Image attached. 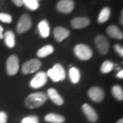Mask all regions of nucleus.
Here are the masks:
<instances>
[{"instance_id": "obj_1", "label": "nucleus", "mask_w": 123, "mask_h": 123, "mask_svg": "<svg viewBox=\"0 0 123 123\" xmlns=\"http://www.w3.org/2000/svg\"><path fill=\"white\" fill-rule=\"evenodd\" d=\"M47 100V96L43 92H35L31 93L27 97L25 100V105L31 109L39 107Z\"/></svg>"}, {"instance_id": "obj_2", "label": "nucleus", "mask_w": 123, "mask_h": 123, "mask_svg": "<svg viewBox=\"0 0 123 123\" xmlns=\"http://www.w3.org/2000/svg\"><path fill=\"white\" fill-rule=\"evenodd\" d=\"M47 77H49L54 82L63 81L66 78V72L63 66L60 64H55L52 68L47 71Z\"/></svg>"}, {"instance_id": "obj_3", "label": "nucleus", "mask_w": 123, "mask_h": 123, "mask_svg": "<svg viewBox=\"0 0 123 123\" xmlns=\"http://www.w3.org/2000/svg\"><path fill=\"white\" fill-rule=\"evenodd\" d=\"M74 53L76 57L83 61L90 60L93 55L92 49L84 44H77L74 48Z\"/></svg>"}, {"instance_id": "obj_4", "label": "nucleus", "mask_w": 123, "mask_h": 123, "mask_svg": "<svg viewBox=\"0 0 123 123\" xmlns=\"http://www.w3.org/2000/svg\"><path fill=\"white\" fill-rule=\"evenodd\" d=\"M32 25V21L30 16L27 14H23L21 17L17 25V31L18 34H22L28 31Z\"/></svg>"}, {"instance_id": "obj_5", "label": "nucleus", "mask_w": 123, "mask_h": 123, "mask_svg": "<svg viewBox=\"0 0 123 123\" xmlns=\"http://www.w3.org/2000/svg\"><path fill=\"white\" fill-rule=\"evenodd\" d=\"M48 77L45 72L40 71L38 72L34 77L31 80L30 86L32 88L38 89L44 86L47 81Z\"/></svg>"}, {"instance_id": "obj_6", "label": "nucleus", "mask_w": 123, "mask_h": 123, "mask_svg": "<svg viewBox=\"0 0 123 123\" xmlns=\"http://www.w3.org/2000/svg\"><path fill=\"white\" fill-rule=\"evenodd\" d=\"M41 66V62L37 59H31L24 63L22 67V72L24 74L34 73L38 70Z\"/></svg>"}, {"instance_id": "obj_7", "label": "nucleus", "mask_w": 123, "mask_h": 123, "mask_svg": "<svg viewBox=\"0 0 123 123\" xmlns=\"http://www.w3.org/2000/svg\"><path fill=\"white\" fill-rule=\"evenodd\" d=\"M74 8L75 2L73 0H60L56 5L57 11L61 13H70Z\"/></svg>"}, {"instance_id": "obj_8", "label": "nucleus", "mask_w": 123, "mask_h": 123, "mask_svg": "<svg viewBox=\"0 0 123 123\" xmlns=\"http://www.w3.org/2000/svg\"><path fill=\"white\" fill-rule=\"evenodd\" d=\"M19 68L18 59L15 55H12L8 57L6 62V69L7 73L10 75H14L17 74Z\"/></svg>"}, {"instance_id": "obj_9", "label": "nucleus", "mask_w": 123, "mask_h": 123, "mask_svg": "<svg viewBox=\"0 0 123 123\" xmlns=\"http://www.w3.org/2000/svg\"><path fill=\"white\" fill-rule=\"evenodd\" d=\"M94 41L97 49L101 54L105 55L108 52L110 48V43L107 38L102 35H98L96 36Z\"/></svg>"}, {"instance_id": "obj_10", "label": "nucleus", "mask_w": 123, "mask_h": 123, "mask_svg": "<svg viewBox=\"0 0 123 123\" xmlns=\"http://www.w3.org/2000/svg\"><path fill=\"white\" fill-rule=\"evenodd\" d=\"M88 96L93 101L99 103L103 100L105 92L99 87H92L88 91Z\"/></svg>"}, {"instance_id": "obj_11", "label": "nucleus", "mask_w": 123, "mask_h": 123, "mask_svg": "<svg viewBox=\"0 0 123 123\" xmlns=\"http://www.w3.org/2000/svg\"><path fill=\"white\" fill-rule=\"evenodd\" d=\"M70 34V31L64 27H56L53 30V36L57 42L60 43Z\"/></svg>"}, {"instance_id": "obj_12", "label": "nucleus", "mask_w": 123, "mask_h": 123, "mask_svg": "<svg viewBox=\"0 0 123 123\" xmlns=\"http://www.w3.org/2000/svg\"><path fill=\"white\" fill-rule=\"evenodd\" d=\"M82 110L86 118L91 123H95L98 120V115L96 111L92 108L90 105L85 103L82 106Z\"/></svg>"}, {"instance_id": "obj_13", "label": "nucleus", "mask_w": 123, "mask_h": 123, "mask_svg": "<svg viewBox=\"0 0 123 123\" xmlns=\"http://www.w3.org/2000/svg\"><path fill=\"white\" fill-rule=\"evenodd\" d=\"M90 23V20L87 17H76L71 21V25L74 29H82Z\"/></svg>"}, {"instance_id": "obj_14", "label": "nucleus", "mask_w": 123, "mask_h": 123, "mask_svg": "<svg viewBox=\"0 0 123 123\" xmlns=\"http://www.w3.org/2000/svg\"><path fill=\"white\" fill-rule=\"evenodd\" d=\"M47 94L49 98L57 105H62L64 103L63 98L60 95V94L54 88H50L47 90Z\"/></svg>"}, {"instance_id": "obj_15", "label": "nucleus", "mask_w": 123, "mask_h": 123, "mask_svg": "<svg viewBox=\"0 0 123 123\" xmlns=\"http://www.w3.org/2000/svg\"><path fill=\"white\" fill-rule=\"evenodd\" d=\"M107 33L110 37L116 39L121 40L123 38V31L116 25H110L107 28Z\"/></svg>"}, {"instance_id": "obj_16", "label": "nucleus", "mask_w": 123, "mask_h": 123, "mask_svg": "<svg viewBox=\"0 0 123 123\" xmlns=\"http://www.w3.org/2000/svg\"><path fill=\"white\" fill-rule=\"evenodd\" d=\"M40 35L43 38H47L50 34V26L47 20H43L38 25Z\"/></svg>"}, {"instance_id": "obj_17", "label": "nucleus", "mask_w": 123, "mask_h": 123, "mask_svg": "<svg viewBox=\"0 0 123 123\" xmlns=\"http://www.w3.org/2000/svg\"><path fill=\"white\" fill-rule=\"evenodd\" d=\"M46 122L51 123H63L65 121V118L61 115L51 113L47 114L44 117Z\"/></svg>"}, {"instance_id": "obj_18", "label": "nucleus", "mask_w": 123, "mask_h": 123, "mask_svg": "<svg viewBox=\"0 0 123 123\" xmlns=\"http://www.w3.org/2000/svg\"><path fill=\"white\" fill-rule=\"evenodd\" d=\"M6 45L9 48H13L15 45V36L12 31H7L4 34Z\"/></svg>"}, {"instance_id": "obj_19", "label": "nucleus", "mask_w": 123, "mask_h": 123, "mask_svg": "<svg viewBox=\"0 0 123 123\" xmlns=\"http://www.w3.org/2000/svg\"><path fill=\"white\" fill-rule=\"evenodd\" d=\"M69 78L73 84H77L81 78V74L78 68L75 67H71L69 69Z\"/></svg>"}, {"instance_id": "obj_20", "label": "nucleus", "mask_w": 123, "mask_h": 123, "mask_svg": "<svg viewBox=\"0 0 123 123\" xmlns=\"http://www.w3.org/2000/svg\"><path fill=\"white\" fill-rule=\"evenodd\" d=\"M53 51H54V47L51 44H47L40 49L37 52V55L39 57H47L53 53Z\"/></svg>"}, {"instance_id": "obj_21", "label": "nucleus", "mask_w": 123, "mask_h": 123, "mask_svg": "<svg viewBox=\"0 0 123 123\" xmlns=\"http://www.w3.org/2000/svg\"><path fill=\"white\" fill-rule=\"evenodd\" d=\"M111 15V10L110 8L105 7L101 10V12L98 17V22L99 23H103L106 22L110 17Z\"/></svg>"}, {"instance_id": "obj_22", "label": "nucleus", "mask_w": 123, "mask_h": 123, "mask_svg": "<svg viewBox=\"0 0 123 123\" xmlns=\"http://www.w3.org/2000/svg\"><path fill=\"white\" fill-rule=\"evenodd\" d=\"M114 64L110 60H107L102 64L101 67V73L105 74V73H108L111 72L114 69Z\"/></svg>"}, {"instance_id": "obj_23", "label": "nucleus", "mask_w": 123, "mask_h": 123, "mask_svg": "<svg viewBox=\"0 0 123 123\" xmlns=\"http://www.w3.org/2000/svg\"><path fill=\"white\" fill-rule=\"evenodd\" d=\"M23 4L31 10H36L39 8L38 0H23Z\"/></svg>"}, {"instance_id": "obj_24", "label": "nucleus", "mask_w": 123, "mask_h": 123, "mask_svg": "<svg viewBox=\"0 0 123 123\" xmlns=\"http://www.w3.org/2000/svg\"><path fill=\"white\" fill-rule=\"evenodd\" d=\"M112 94L114 97L118 99V101H123V88L119 86H114L111 89Z\"/></svg>"}, {"instance_id": "obj_25", "label": "nucleus", "mask_w": 123, "mask_h": 123, "mask_svg": "<svg viewBox=\"0 0 123 123\" xmlns=\"http://www.w3.org/2000/svg\"><path fill=\"white\" fill-rule=\"evenodd\" d=\"M21 123H39L38 118L36 116H29L21 120Z\"/></svg>"}, {"instance_id": "obj_26", "label": "nucleus", "mask_w": 123, "mask_h": 123, "mask_svg": "<svg viewBox=\"0 0 123 123\" xmlns=\"http://www.w3.org/2000/svg\"><path fill=\"white\" fill-rule=\"evenodd\" d=\"M0 21L6 23H10L12 21V16L7 13H0Z\"/></svg>"}, {"instance_id": "obj_27", "label": "nucleus", "mask_w": 123, "mask_h": 123, "mask_svg": "<svg viewBox=\"0 0 123 123\" xmlns=\"http://www.w3.org/2000/svg\"><path fill=\"white\" fill-rule=\"evenodd\" d=\"M114 48L115 51H116V53H118L120 56L123 57V49L122 46H120L118 44H116L114 45Z\"/></svg>"}, {"instance_id": "obj_28", "label": "nucleus", "mask_w": 123, "mask_h": 123, "mask_svg": "<svg viewBox=\"0 0 123 123\" xmlns=\"http://www.w3.org/2000/svg\"><path fill=\"white\" fill-rule=\"evenodd\" d=\"M8 116L4 111H0V123H7Z\"/></svg>"}, {"instance_id": "obj_29", "label": "nucleus", "mask_w": 123, "mask_h": 123, "mask_svg": "<svg viewBox=\"0 0 123 123\" xmlns=\"http://www.w3.org/2000/svg\"><path fill=\"white\" fill-rule=\"evenodd\" d=\"M11 1L18 7H21L23 5V0H11Z\"/></svg>"}, {"instance_id": "obj_30", "label": "nucleus", "mask_w": 123, "mask_h": 123, "mask_svg": "<svg viewBox=\"0 0 123 123\" xmlns=\"http://www.w3.org/2000/svg\"><path fill=\"white\" fill-rule=\"evenodd\" d=\"M117 77L119 78V79H123V70H120L119 71L118 73V74H117Z\"/></svg>"}, {"instance_id": "obj_31", "label": "nucleus", "mask_w": 123, "mask_h": 123, "mask_svg": "<svg viewBox=\"0 0 123 123\" xmlns=\"http://www.w3.org/2000/svg\"><path fill=\"white\" fill-rule=\"evenodd\" d=\"M4 28L1 25H0V39L4 38Z\"/></svg>"}, {"instance_id": "obj_32", "label": "nucleus", "mask_w": 123, "mask_h": 123, "mask_svg": "<svg viewBox=\"0 0 123 123\" xmlns=\"http://www.w3.org/2000/svg\"><path fill=\"white\" fill-rule=\"evenodd\" d=\"M123 11L122 10V12H121V16H120V24H121L122 25H123Z\"/></svg>"}, {"instance_id": "obj_33", "label": "nucleus", "mask_w": 123, "mask_h": 123, "mask_svg": "<svg viewBox=\"0 0 123 123\" xmlns=\"http://www.w3.org/2000/svg\"><path fill=\"white\" fill-rule=\"evenodd\" d=\"M116 123H123V118L120 119V120H119Z\"/></svg>"}, {"instance_id": "obj_34", "label": "nucleus", "mask_w": 123, "mask_h": 123, "mask_svg": "<svg viewBox=\"0 0 123 123\" xmlns=\"http://www.w3.org/2000/svg\"><path fill=\"white\" fill-rule=\"evenodd\" d=\"M38 1H40V0H38Z\"/></svg>"}]
</instances>
